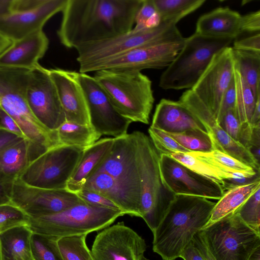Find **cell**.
Instances as JSON below:
<instances>
[{
	"mask_svg": "<svg viewBox=\"0 0 260 260\" xmlns=\"http://www.w3.org/2000/svg\"><path fill=\"white\" fill-rule=\"evenodd\" d=\"M143 0H67L57 34L68 48L126 33Z\"/></svg>",
	"mask_w": 260,
	"mask_h": 260,
	"instance_id": "obj_1",
	"label": "cell"
},
{
	"mask_svg": "<svg viewBox=\"0 0 260 260\" xmlns=\"http://www.w3.org/2000/svg\"><path fill=\"white\" fill-rule=\"evenodd\" d=\"M215 203L204 197L175 194L153 233V251L164 260L180 257L194 235L208 223Z\"/></svg>",
	"mask_w": 260,
	"mask_h": 260,
	"instance_id": "obj_2",
	"label": "cell"
},
{
	"mask_svg": "<svg viewBox=\"0 0 260 260\" xmlns=\"http://www.w3.org/2000/svg\"><path fill=\"white\" fill-rule=\"evenodd\" d=\"M93 77L107 93L113 106L132 122L149 123L154 102L152 82L141 71L101 70Z\"/></svg>",
	"mask_w": 260,
	"mask_h": 260,
	"instance_id": "obj_3",
	"label": "cell"
},
{
	"mask_svg": "<svg viewBox=\"0 0 260 260\" xmlns=\"http://www.w3.org/2000/svg\"><path fill=\"white\" fill-rule=\"evenodd\" d=\"M124 215L121 210L84 203L56 214L29 216L27 226L34 235L57 239L104 229Z\"/></svg>",
	"mask_w": 260,
	"mask_h": 260,
	"instance_id": "obj_4",
	"label": "cell"
},
{
	"mask_svg": "<svg viewBox=\"0 0 260 260\" xmlns=\"http://www.w3.org/2000/svg\"><path fill=\"white\" fill-rule=\"evenodd\" d=\"M234 39L202 36L194 33L185 38L184 46L160 76L163 89H191L213 57L230 46Z\"/></svg>",
	"mask_w": 260,
	"mask_h": 260,
	"instance_id": "obj_5",
	"label": "cell"
},
{
	"mask_svg": "<svg viewBox=\"0 0 260 260\" xmlns=\"http://www.w3.org/2000/svg\"><path fill=\"white\" fill-rule=\"evenodd\" d=\"M135 133L141 182L140 215L153 233L175 194L163 182L159 168V154L150 139L142 132Z\"/></svg>",
	"mask_w": 260,
	"mask_h": 260,
	"instance_id": "obj_6",
	"label": "cell"
},
{
	"mask_svg": "<svg viewBox=\"0 0 260 260\" xmlns=\"http://www.w3.org/2000/svg\"><path fill=\"white\" fill-rule=\"evenodd\" d=\"M184 38L175 23L160 21L153 27L139 31L132 29L111 38L82 44L75 49L78 53L76 59L79 64V72L139 47Z\"/></svg>",
	"mask_w": 260,
	"mask_h": 260,
	"instance_id": "obj_7",
	"label": "cell"
},
{
	"mask_svg": "<svg viewBox=\"0 0 260 260\" xmlns=\"http://www.w3.org/2000/svg\"><path fill=\"white\" fill-rule=\"evenodd\" d=\"M215 260H248L260 247V234L236 213L199 231Z\"/></svg>",
	"mask_w": 260,
	"mask_h": 260,
	"instance_id": "obj_8",
	"label": "cell"
},
{
	"mask_svg": "<svg viewBox=\"0 0 260 260\" xmlns=\"http://www.w3.org/2000/svg\"><path fill=\"white\" fill-rule=\"evenodd\" d=\"M84 149L60 145L32 161L18 178L23 183L45 189H66Z\"/></svg>",
	"mask_w": 260,
	"mask_h": 260,
	"instance_id": "obj_9",
	"label": "cell"
},
{
	"mask_svg": "<svg viewBox=\"0 0 260 260\" xmlns=\"http://www.w3.org/2000/svg\"><path fill=\"white\" fill-rule=\"evenodd\" d=\"M95 171H103L110 175L134 203L140 215L141 182L135 132L114 138L110 151L93 173Z\"/></svg>",
	"mask_w": 260,
	"mask_h": 260,
	"instance_id": "obj_10",
	"label": "cell"
},
{
	"mask_svg": "<svg viewBox=\"0 0 260 260\" xmlns=\"http://www.w3.org/2000/svg\"><path fill=\"white\" fill-rule=\"evenodd\" d=\"M26 99L33 115L48 129L56 131L66 121L49 70L39 63L30 69Z\"/></svg>",
	"mask_w": 260,
	"mask_h": 260,
	"instance_id": "obj_11",
	"label": "cell"
},
{
	"mask_svg": "<svg viewBox=\"0 0 260 260\" xmlns=\"http://www.w3.org/2000/svg\"><path fill=\"white\" fill-rule=\"evenodd\" d=\"M75 73L84 92L90 125L93 128L101 135L114 138L127 134L132 122L117 111L107 93L95 79L86 73Z\"/></svg>",
	"mask_w": 260,
	"mask_h": 260,
	"instance_id": "obj_12",
	"label": "cell"
},
{
	"mask_svg": "<svg viewBox=\"0 0 260 260\" xmlns=\"http://www.w3.org/2000/svg\"><path fill=\"white\" fill-rule=\"evenodd\" d=\"M185 40L184 38L179 41L139 47L79 72L87 74L101 70L141 71L167 68L184 46Z\"/></svg>",
	"mask_w": 260,
	"mask_h": 260,
	"instance_id": "obj_13",
	"label": "cell"
},
{
	"mask_svg": "<svg viewBox=\"0 0 260 260\" xmlns=\"http://www.w3.org/2000/svg\"><path fill=\"white\" fill-rule=\"evenodd\" d=\"M11 203L30 217L56 214L85 202L67 189L35 187L17 179L14 182Z\"/></svg>",
	"mask_w": 260,
	"mask_h": 260,
	"instance_id": "obj_14",
	"label": "cell"
},
{
	"mask_svg": "<svg viewBox=\"0 0 260 260\" xmlns=\"http://www.w3.org/2000/svg\"><path fill=\"white\" fill-rule=\"evenodd\" d=\"M146 250L145 240L122 221L100 232L91 252L94 260H145Z\"/></svg>",
	"mask_w": 260,
	"mask_h": 260,
	"instance_id": "obj_15",
	"label": "cell"
},
{
	"mask_svg": "<svg viewBox=\"0 0 260 260\" xmlns=\"http://www.w3.org/2000/svg\"><path fill=\"white\" fill-rule=\"evenodd\" d=\"M234 61L232 47L216 53L192 87V91L217 119L223 95L234 76Z\"/></svg>",
	"mask_w": 260,
	"mask_h": 260,
	"instance_id": "obj_16",
	"label": "cell"
},
{
	"mask_svg": "<svg viewBox=\"0 0 260 260\" xmlns=\"http://www.w3.org/2000/svg\"><path fill=\"white\" fill-rule=\"evenodd\" d=\"M159 168L164 183L174 194L219 200L224 193L220 183L194 172L169 155H159Z\"/></svg>",
	"mask_w": 260,
	"mask_h": 260,
	"instance_id": "obj_17",
	"label": "cell"
},
{
	"mask_svg": "<svg viewBox=\"0 0 260 260\" xmlns=\"http://www.w3.org/2000/svg\"><path fill=\"white\" fill-rule=\"evenodd\" d=\"M178 101L205 126L214 149L225 153L259 172V163L250 151L233 140L221 128L208 107L191 89L185 91Z\"/></svg>",
	"mask_w": 260,
	"mask_h": 260,
	"instance_id": "obj_18",
	"label": "cell"
},
{
	"mask_svg": "<svg viewBox=\"0 0 260 260\" xmlns=\"http://www.w3.org/2000/svg\"><path fill=\"white\" fill-rule=\"evenodd\" d=\"M67 0H45L36 8L0 17V34L13 42L43 30L46 23L63 10Z\"/></svg>",
	"mask_w": 260,
	"mask_h": 260,
	"instance_id": "obj_19",
	"label": "cell"
},
{
	"mask_svg": "<svg viewBox=\"0 0 260 260\" xmlns=\"http://www.w3.org/2000/svg\"><path fill=\"white\" fill-rule=\"evenodd\" d=\"M56 87L67 121L90 125L89 112L83 90L75 71L59 68L49 70Z\"/></svg>",
	"mask_w": 260,
	"mask_h": 260,
	"instance_id": "obj_20",
	"label": "cell"
},
{
	"mask_svg": "<svg viewBox=\"0 0 260 260\" xmlns=\"http://www.w3.org/2000/svg\"><path fill=\"white\" fill-rule=\"evenodd\" d=\"M49 46V39L39 30L11 44L0 54V66L30 69L38 64Z\"/></svg>",
	"mask_w": 260,
	"mask_h": 260,
	"instance_id": "obj_21",
	"label": "cell"
},
{
	"mask_svg": "<svg viewBox=\"0 0 260 260\" xmlns=\"http://www.w3.org/2000/svg\"><path fill=\"white\" fill-rule=\"evenodd\" d=\"M150 126L172 134L191 129L208 133L203 124L179 101L165 99L156 105Z\"/></svg>",
	"mask_w": 260,
	"mask_h": 260,
	"instance_id": "obj_22",
	"label": "cell"
},
{
	"mask_svg": "<svg viewBox=\"0 0 260 260\" xmlns=\"http://www.w3.org/2000/svg\"><path fill=\"white\" fill-rule=\"evenodd\" d=\"M241 16L228 7L216 8L198 19L194 33L205 37L235 39L241 34Z\"/></svg>",
	"mask_w": 260,
	"mask_h": 260,
	"instance_id": "obj_23",
	"label": "cell"
},
{
	"mask_svg": "<svg viewBox=\"0 0 260 260\" xmlns=\"http://www.w3.org/2000/svg\"><path fill=\"white\" fill-rule=\"evenodd\" d=\"M114 138H106L97 141L86 148L73 174L68 182L67 189L76 193L80 190L95 168L110 151Z\"/></svg>",
	"mask_w": 260,
	"mask_h": 260,
	"instance_id": "obj_24",
	"label": "cell"
},
{
	"mask_svg": "<svg viewBox=\"0 0 260 260\" xmlns=\"http://www.w3.org/2000/svg\"><path fill=\"white\" fill-rule=\"evenodd\" d=\"M82 188L95 191L115 203L125 214L140 217L139 211L115 180L103 171H95Z\"/></svg>",
	"mask_w": 260,
	"mask_h": 260,
	"instance_id": "obj_25",
	"label": "cell"
},
{
	"mask_svg": "<svg viewBox=\"0 0 260 260\" xmlns=\"http://www.w3.org/2000/svg\"><path fill=\"white\" fill-rule=\"evenodd\" d=\"M32 236L27 226L14 228L1 234L3 260H35L31 248Z\"/></svg>",
	"mask_w": 260,
	"mask_h": 260,
	"instance_id": "obj_26",
	"label": "cell"
},
{
	"mask_svg": "<svg viewBox=\"0 0 260 260\" xmlns=\"http://www.w3.org/2000/svg\"><path fill=\"white\" fill-rule=\"evenodd\" d=\"M259 187L260 180L225 190L222 197L215 203L210 218L204 228L235 214Z\"/></svg>",
	"mask_w": 260,
	"mask_h": 260,
	"instance_id": "obj_27",
	"label": "cell"
},
{
	"mask_svg": "<svg viewBox=\"0 0 260 260\" xmlns=\"http://www.w3.org/2000/svg\"><path fill=\"white\" fill-rule=\"evenodd\" d=\"M189 153L212 166L222 175L224 179L254 176L259 173L230 155L216 149L208 152H190Z\"/></svg>",
	"mask_w": 260,
	"mask_h": 260,
	"instance_id": "obj_28",
	"label": "cell"
},
{
	"mask_svg": "<svg viewBox=\"0 0 260 260\" xmlns=\"http://www.w3.org/2000/svg\"><path fill=\"white\" fill-rule=\"evenodd\" d=\"M31 162L28 142L24 138L0 153V171L14 180L19 178Z\"/></svg>",
	"mask_w": 260,
	"mask_h": 260,
	"instance_id": "obj_29",
	"label": "cell"
},
{
	"mask_svg": "<svg viewBox=\"0 0 260 260\" xmlns=\"http://www.w3.org/2000/svg\"><path fill=\"white\" fill-rule=\"evenodd\" d=\"M232 49L235 68L257 98L260 96V52Z\"/></svg>",
	"mask_w": 260,
	"mask_h": 260,
	"instance_id": "obj_30",
	"label": "cell"
},
{
	"mask_svg": "<svg viewBox=\"0 0 260 260\" xmlns=\"http://www.w3.org/2000/svg\"><path fill=\"white\" fill-rule=\"evenodd\" d=\"M60 145L86 148L101 137L91 125H82L66 121L57 129Z\"/></svg>",
	"mask_w": 260,
	"mask_h": 260,
	"instance_id": "obj_31",
	"label": "cell"
},
{
	"mask_svg": "<svg viewBox=\"0 0 260 260\" xmlns=\"http://www.w3.org/2000/svg\"><path fill=\"white\" fill-rule=\"evenodd\" d=\"M161 21L177 23L200 8L205 0H152Z\"/></svg>",
	"mask_w": 260,
	"mask_h": 260,
	"instance_id": "obj_32",
	"label": "cell"
},
{
	"mask_svg": "<svg viewBox=\"0 0 260 260\" xmlns=\"http://www.w3.org/2000/svg\"><path fill=\"white\" fill-rule=\"evenodd\" d=\"M235 67V66H234ZM234 78L236 85L235 111L241 124L250 123L257 98L251 88L235 68Z\"/></svg>",
	"mask_w": 260,
	"mask_h": 260,
	"instance_id": "obj_33",
	"label": "cell"
},
{
	"mask_svg": "<svg viewBox=\"0 0 260 260\" xmlns=\"http://www.w3.org/2000/svg\"><path fill=\"white\" fill-rule=\"evenodd\" d=\"M87 235H75L57 239V246L64 260H94L86 243Z\"/></svg>",
	"mask_w": 260,
	"mask_h": 260,
	"instance_id": "obj_34",
	"label": "cell"
},
{
	"mask_svg": "<svg viewBox=\"0 0 260 260\" xmlns=\"http://www.w3.org/2000/svg\"><path fill=\"white\" fill-rule=\"evenodd\" d=\"M167 134L190 152H208L214 149L209 134L200 129H191L180 133Z\"/></svg>",
	"mask_w": 260,
	"mask_h": 260,
	"instance_id": "obj_35",
	"label": "cell"
},
{
	"mask_svg": "<svg viewBox=\"0 0 260 260\" xmlns=\"http://www.w3.org/2000/svg\"><path fill=\"white\" fill-rule=\"evenodd\" d=\"M235 213L250 228L260 234V187Z\"/></svg>",
	"mask_w": 260,
	"mask_h": 260,
	"instance_id": "obj_36",
	"label": "cell"
},
{
	"mask_svg": "<svg viewBox=\"0 0 260 260\" xmlns=\"http://www.w3.org/2000/svg\"><path fill=\"white\" fill-rule=\"evenodd\" d=\"M29 216L12 203L0 205V235L11 229L27 226Z\"/></svg>",
	"mask_w": 260,
	"mask_h": 260,
	"instance_id": "obj_37",
	"label": "cell"
},
{
	"mask_svg": "<svg viewBox=\"0 0 260 260\" xmlns=\"http://www.w3.org/2000/svg\"><path fill=\"white\" fill-rule=\"evenodd\" d=\"M194 172L212 179L222 185L223 176L216 169L189 153H176L169 155Z\"/></svg>",
	"mask_w": 260,
	"mask_h": 260,
	"instance_id": "obj_38",
	"label": "cell"
},
{
	"mask_svg": "<svg viewBox=\"0 0 260 260\" xmlns=\"http://www.w3.org/2000/svg\"><path fill=\"white\" fill-rule=\"evenodd\" d=\"M57 239L33 235L31 248L35 260H64L57 244Z\"/></svg>",
	"mask_w": 260,
	"mask_h": 260,
	"instance_id": "obj_39",
	"label": "cell"
},
{
	"mask_svg": "<svg viewBox=\"0 0 260 260\" xmlns=\"http://www.w3.org/2000/svg\"><path fill=\"white\" fill-rule=\"evenodd\" d=\"M148 133L153 145L159 155H170L176 153L190 152L166 132L150 126Z\"/></svg>",
	"mask_w": 260,
	"mask_h": 260,
	"instance_id": "obj_40",
	"label": "cell"
},
{
	"mask_svg": "<svg viewBox=\"0 0 260 260\" xmlns=\"http://www.w3.org/2000/svg\"><path fill=\"white\" fill-rule=\"evenodd\" d=\"M160 18L152 0H143L135 18L133 30L139 31L157 25Z\"/></svg>",
	"mask_w": 260,
	"mask_h": 260,
	"instance_id": "obj_41",
	"label": "cell"
},
{
	"mask_svg": "<svg viewBox=\"0 0 260 260\" xmlns=\"http://www.w3.org/2000/svg\"><path fill=\"white\" fill-rule=\"evenodd\" d=\"M218 123L233 140L239 143L243 125L235 109H231L225 112Z\"/></svg>",
	"mask_w": 260,
	"mask_h": 260,
	"instance_id": "obj_42",
	"label": "cell"
},
{
	"mask_svg": "<svg viewBox=\"0 0 260 260\" xmlns=\"http://www.w3.org/2000/svg\"><path fill=\"white\" fill-rule=\"evenodd\" d=\"M76 194L85 203L114 210H121L112 201L95 191L82 188Z\"/></svg>",
	"mask_w": 260,
	"mask_h": 260,
	"instance_id": "obj_43",
	"label": "cell"
},
{
	"mask_svg": "<svg viewBox=\"0 0 260 260\" xmlns=\"http://www.w3.org/2000/svg\"><path fill=\"white\" fill-rule=\"evenodd\" d=\"M236 98V85L234 76L233 79L223 95L216 120L217 123L225 112L231 109L235 108Z\"/></svg>",
	"mask_w": 260,
	"mask_h": 260,
	"instance_id": "obj_44",
	"label": "cell"
},
{
	"mask_svg": "<svg viewBox=\"0 0 260 260\" xmlns=\"http://www.w3.org/2000/svg\"><path fill=\"white\" fill-rule=\"evenodd\" d=\"M260 29V11L251 12L241 16L240 31L259 33Z\"/></svg>",
	"mask_w": 260,
	"mask_h": 260,
	"instance_id": "obj_45",
	"label": "cell"
},
{
	"mask_svg": "<svg viewBox=\"0 0 260 260\" xmlns=\"http://www.w3.org/2000/svg\"><path fill=\"white\" fill-rule=\"evenodd\" d=\"M232 48L237 50L260 52L259 33L235 41Z\"/></svg>",
	"mask_w": 260,
	"mask_h": 260,
	"instance_id": "obj_46",
	"label": "cell"
},
{
	"mask_svg": "<svg viewBox=\"0 0 260 260\" xmlns=\"http://www.w3.org/2000/svg\"><path fill=\"white\" fill-rule=\"evenodd\" d=\"M14 181L0 171V205L11 203Z\"/></svg>",
	"mask_w": 260,
	"mask_h": 260,
	"instance_id": "obj_47",
	"label": "cell"
},
{
	"mask_svg": "<svg viewBox=\"0 0 260 260\" xmlns=\"http://www.w3.org/2000/svg\"><path fill=\"white\" fill-rule=\"evenodd\" d=\"M0 128L24 138L23 134L18 124L1 107H0Z\"/></svg>",
	"mask_w": 260,
	"mask_h": 260,
	"instance_id": "obj_48",
	"label": "cell"
},
{
	"mask_svg": "<svg viewBox=\"0 0 260 260\" xmlns=\"http://www.w3.org/2000/svg\"><path fill=\"white\" fill-rule=\"evenodd\" d=\"M23 138L14 133L0 128V153Z\"/></svg>",
	"mask_w": 260,
	"mask_h": 260,
	"instance_id": "obj_49",
	"label": "cell"
},
{
	"mask_svg": "<svg viewBox=\"0 0 260 260\" xmlns=\"http://www.w3.org/2000/svg\"><path fill=\"white\" fill-rule=\"evenodd\" d=\"M45 0H14L13 13L27 11L34 9Z\"/></svg>",
	"mask_w": 260,
	"mask_h": 260,
	"instance_id": "obj_50",
	"label": "cell"
},
{
	"mask_svg": "<svg viewBox=\"0 0 260 260\" xmlns=\"http://www.w3.org/2000/svg\"><path fill=\"white\" fill-rule=\"evenodd\" d=\"M180 257L184 260H206L193 240L183 250Z\"/></svg>",
	"mask_w": 260,
	"mask_h": 260,
	"instance_id": "obj_51",
	"label": "cell"
},
{
	"mask_svg": "<svg viewBox=\"0 0 260 260\" xmlns=\"http://www.w3.org/2000/svg\"><path fill=\"white\" fill-rule=\"evenodd\" d=\"M192 240L206 260H215L208 250L199 232L194 235Z\"/></svg>",
	"mask_w": 260,
	"mask_h": 260,
	"instance_id": "obj_52",
	"label": "cell"
},
{
	"mask_svg": "<svg viewBox=\"0 0 260 260\" xmlns=\"http://www.w3.org/2000/svg\"><path fill=\"white\" fill-rule=\"evenodd\" d=\"M14 0H0V17L13 13Z\"/></svg>",
	"mask_w": 260,
	"mask_h": 260,
	"instance_id": "obj_53",
	"label": "cell"
},
{
	"mask_svg": "<svg viewBox=\"0 0 260 260\" xmlns=\"http://www.w3.org/2000/svg\"><path fill=\"white\" fill-rule=\"evenodd\" d=\"M250 124L254 127L260 126V97H258L257 99L255 107L251 119Z\"/></svg>",
	"mask_w": 260,
	"mask_h": 260,
	"instance_id": "obj_54",
	"label": "cell"
},
{
	"mask_svg": "<svg viewBox=\"0 0 260 260\" xmlns=\"http://www.w3.org/2000/svg\"><path fill=\"white\" fill-rule=\"evenodd\" d=\"M11 43L12 41L0 34V54L8 47Z\"/></svg>",
	"mask_w": 260,
	"mask_h": 260,
	"instance_id": "obj_55",
	"label": "cell"
},
{
	"mask_svg": "<svg viewBox=\"0 0 260 260\" xmlns=\"http://www.w3.org/2000/svg\"><path fill=\"white\" fill-rule=\"evenodd\" d=\"M248 260H260V247L257 248L253 252Z\"/></svg>",
	"mask_w": 260,
	"mask_h": 260,
	"instance_id": "obj_56",
	"label": "cell"
},
{
	"mask_svg": "<svg viewBox=\"0 0 260 260\" xmlns=\"http://www.w3.org/2000/svg\"><path fill=\"white\" fill-rule=\"evenodd\" d=\"M0 260H3L2 254H1V249H0Z\"/></svg>",
	"mask_w": 260,
	"mask_h": 260,
	"instance_id": "obj_57",
	"label": "cell"
}]
</instances>
